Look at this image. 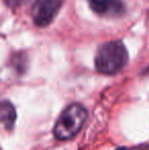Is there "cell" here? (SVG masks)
I'll list each match as a JSON object with an SVG mask.
<instances>
[{
    "mask_svg": "<svg viewBox=\"0 0 149 150\" xmlns=\"http://www.w3.org/2000/svg\"><path fill=\"white\" fill-rule=\"evenodd\" d=\"M128 51L121 41H110L98 49L95 56V67L103 75L119 73L128 62Z\"/></svg>",
    "mask_w": 149,
    "mask_h": 150,
    "instance_id": "1",
    "label": "cell"
},
{
    "mask_svg": "<svg viewBox=\"0 0 149 150\" xmlns=\"http://www.w3.org/2000/svg\"><path fill=\"white\" fill-rule=\"evenodd\" d=\"M146 73H147V74H149V67H148L147 69H146Z\"/></svg>",
    "mask_w": 149,
    "mask_h": 150,
    "instance_id": "7",
    "label": "cell"
},
{
    "mask_svg": "<svg viewBox=\"0 0 149 150\" xmlns=\"http://www.w3.org/2000/svg\"><path fill=\"white\" fill-rule=\"evenodd\" d=\"M1 122L6 130H12L16 120V111L14 106L7 100H3L0 105Z\"/></svg>",
    "mask_w": 149,
    "mask_h": 150,
    "instance_id": "5",
    "label": "cell"
},
{
    "mask_svg": "<svg viewBox=\"0 0 149 150\" xmlns=\"http://www.w3.org/2000/svg\"><path fill=\"white\" fill-rule=\"evenodd\" d=\"M88 117L87 109L80 103L70 104L58 117L53 128L57 140L66 141L74 138L81 131Z\"/></svg>",
    "mask_w": 149,
    "mask_h": 150,
    "instance_id": "2",
    "label": "cell"
},
{
    "mask_svg": "<svg viewBox=\"0 0 149 150\" xmlns=\"http://www.w3.org/2000/svg\"><path fill=\"white\" fill-rule=\"evenodd\" d=\"M64 0H35L32 6V18L38 27H46L53 21Z\"/></svg>",
    "mask_w": 149,
    "mask_h": 150,
    "instance_id": "3",
    "label": "cell"
},
{
    "mask_svg": "<svg viewBox=\"0 0 149 150\" xmlns=\"http://www.w3.org/2000/svg\"><path fill=\"white\" fill-rule=\"evenodd\" d=\"M24 0H4V3L10 8H16L23 3Z\"/></svg>",
    "mask_w": 149,
    "mask_h": 150,
    "instance_id": "6",
    "label": "cell"
},
{
    "mask_svg": "<svg viewBox=\"0 0 149 150\" xmlns=\"http://www.w3.org/2000/svg\"><path fill=\"white\" fill-rule=\"evenodd\" d=\"M89 6L96 14L106 18L121 16L126 11L121 0H88Z\"/></svg>",
    "mask_w": 149,
    "mask_h": 150,
    "instance_id": "4",
    "label": "cell"
}]
</instances>
